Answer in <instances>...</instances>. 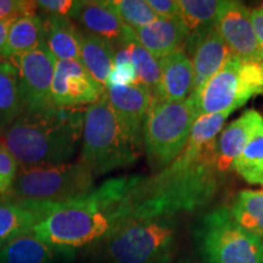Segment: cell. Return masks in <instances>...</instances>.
<instances>
[{
    "label": "cell",
    "mask_w": 263,
    "mask_h": 263,
    "mask_svg": "<svg viewBox=\"0 0 263 263\" xmlns=\"http://www.w3.org/2000/svg\"><path fill=\"white\" fill-rule=\"evenodd\" d=\"M232 111L197 117L184 150L150 177H139L132 192L133 216L174 217L209 206L218 190L217 138Z\"/></svg>",
    "instance_id": "6da1fadb"
},
{
    "label": "cell",
    "mask_w": 263,
    "mask_h": 263,
    "mask_svg": "<svg viewBox=\"0 0 263 263\" xmlns=\"http://www.w3.org/2000/svg\"><path fill=\"white\" fill-rule=\"evenodd\" d=\"M138 178L123 176L108 179L89 195L52 207L32 232L57 254L71 256L78 250L94 251L133 216L132 192Z\"/></svg>",
    "instance_id": "7a4b0ae2"
},
{
    "label": "cell",
    "mask_w": 263,
    "mask_h": 263,
    "mask_svg": "<svg viewBox=\"0 0 263 263\" xmlns=\"http://www.w3.org/2000/svg\"><path fill=\"white\" fill-rule=\"evenodd\" d=\"M85 108L55 107L48 114L22 115L0 133V145L20 170L66 163L83 133Z\"/></svg>",
    "instance_id": "3957f363"
},
{
    "label": "cell",
    "mask_w": 263,
    "mask_h": 263,
    "mask_svg": "<svg viewBox=\"0 0 263 263\" xmlns=\"http://www.w3.org/2000/svg\"><path fill=\"white\" fill-rule=\"evenodd\" d=\"M95 189L94 176L81 161L18 171L0 203L31 207L47 216L52 207L76 201Z\"/></svg>",
    "instance_id": "277c9868"
},
{
    "label": "cell",
    "mask_w": 263,
    "mask_h": 263,
    "mask_svg": "<svg viewBox=\"0 0 263 263\" xmlns=\"http://www.w3.org/2000/svg\"><path fill=\"white\" fill-rule=\"evenodd\" d=\"M177 232L174 217L130 216L94 252L106 263H171Z\"/></svg>",
    "instance_id": "5b68a950"
},
{
    "label": "cell",
    "mask_w": 263,
    "mask_h": 263,
    "mask_svg": "<svg viewBox=\"0 0 263 263\" xmlns=\"http://www.w3.org/2000/svg\"><path fill=\"white\" fill-rule=\"evenodd\" d=\"M193 242L202 263H263V239L242 228L224 206L197 219Z\"/></svg>",
    "instance_id": "8992f818"
},
{
    "label": "cell",
    "mask_w": 263,
    "mask_h": 263,
    "mask_svg": "<svg viewBox=\"0 0 263 263\" xmlns=\"http://www.w3.org/2000/svg\"><path fill=\"white\" fill-rule=\"evenodd\" d=\"M138 157L139 153L127 140L104 94L84 111L83 147L80 161L95 177L130 166Z\"/></svg>",
    "instance_id": "52a82bcc"
},
{
    "label": "cell",
    "mask_w": 263,
    "mask_h": 263,
    "mask_svg": "<svg viewBox=\"0 0 263 263\" xmlns=\"http://www.w3.org/2000/svg\"><path fill=\"white\" fill-rule=\"evenodd\" d=\"M197 117L196 105L190 98L174 103L154 100L143 130V147L154 173L180 155Z\"/></svg>",
    "instance_id": "ba28073f"
},
{
    "label": "cell",
    "mask_w": 263,
    "mask_h": 263,
    "mask_svg": "<svg viewBox=\"0 0 263 263\" xmlns=\"http://www.w3.org/2000/svg\"><path fill=\"white\" fill-rule=\"evenodd\" d=\"M55 61L45 44L10 61L18 71L24 115H43L55 108L51 98Z\"/></svg>",
    "instance_id": "9c48e42d"
},
{
    "label": "cell",
    "mask_w": 263,
    "mask_h": 263,
    "mask_svg": "<svg viewBox=\"0 0 263 263\" xmlns=\"http://www.w3.org/2000/svg\"><path fill=\"white\" fill-rule=\"evenodd\" d=\"M105 94V88L88 73L81 61H55L51 98L55 107L83 108Z\"/></svg>",
    "instance_id": "30bf717a"
},
{
    "label": "cell",
    "mask_w": 263,
    "mask_h": 263,
    "mask_svg": "<svg viewBox=\"0 0 263 263\" xmlns=\"http://www.w3.org/2000/svg\"><path fill=\"white\" fill-rule=\"evenodd\" d=\"M105 95L127 140L140 153L143 149L144 124L154 103L153 93L137 84L108 87L105 89Z\"/></svg>",
    "instance_id": "8fae6325"
},
{
    "label": "cell",
    "mask_w": 263,
    "mask_h": 263,
    "mask_svg": "<svg viewBox=\"0 0 263 263\" xmlns=\"http://www.w3.org/2000/svg\"><path fill=\"white\" fill-rule=\"evenodd\" d=\"M215 28L233 57L241 61H261L263 52L256 38L250 10L244 4L240 2H222Z\"/></svg>",
    "instance_id": "7c38bea8"
},
{
    "label": "cell",
    "mask_w": 263,
    "mask_h": 263,
    "mask_svg": "<svg viewBox=\"0 0 263 263\" xmlns=\"http://www.w3.org/2000/svg\"><path fill=\"white\" fill-rule=\"evenodd\" d=\"M70 18L81 31L99 37L116 50L134 34L111 6L110 0H81L74 2Z\"/></svg>",
    "instance_id": "4fadbf2b"
},
{
    "label": "cell",
    "mask_w": 263,
    "mask_h": 263,
    "mask_svg": "<svg viewBox=\"0 0 263 263\" xmlns=\"http://www.w3.org/2000/svg\"><path fill=\"white\" fill-rule=\"evenodd\" d=\"M185 47L194 68L193 91L189 98L195 99L207 81L221 70L233 54L215 27L189 41Z\"/></svg>",
    "instance_id": "5bb4252c"
},
{
    "label": "cell",
    "mask_w": 263,
    "mask_h": 263,
    "mask_svg": "<svg viewBox=\"0 0 263 263\" xmlns=\"http://www.w3.org/2000/svg\"><path fill=\"white\" fill-rule=\"evenodd\" d=\"M240 64L241 60L238 58H230L221 70L207 81L197 97L192 99L199 116L236 110Z\"/></svg>",
    "instance_id": "9a60e30c"
},
{
    "label": "cell",
    "mask_w": 263,
    "mask_h": 263,
    "mask_svg": "<svg viewBox=\"0 0 263 263\" xmlns=\"http://www.w3.org/2000/svg\"><path fill=\"white\" fill-rule=\"evenodd\" d=\"M262 122L261 114L256 110H248L219 133L216 145L217 170L219 176H224L233 168L236 159Z\"/></svg>",
    "instance_id": "2e32d148"
},
{
    "label": "cell",
    "mask_w": 263,
    "mask_h": 263,
    "mask_svg": "<svg viewBox=\"0 0 263 263\" xmlns=\"http://www.w3.org/2000/svg\"><path fill=\"white\" fill-rule=\"evenodd\" d=\"M161 81L155 101H184L193 91L194 68L189 55L184 49L177 50L159 60Z\"/></svg>",
    "instance_id": "e0dca14e"
},
{
    "label": "cell",
    "mask_w": 263,
    "mask_h": 263,
    "mask_svg": "<svg viewBox=\"0 0 263 263\" xmlns=\"http://www.w3.org/2000/svg\"><path fill=\"white\" fill-rule=\"evenodd\" d=\"M137 41L156 60L168 57L172 52L185 49L188 29L180 17L159 18L145 27L134 31Z\"/></svg>",
    "instance_id": "ac0fdd59"
},
{
    "label": "cell",
    "mask_w": 263,
    "mask_h": 263,
    "mask_svg": "<svg viewBox=\"0 0 263 263\" xmlns=\"http://www.w3.org/2000/svg\"><path fill=\"white\" fill-rule=\"evenodd\" d=\"M43 20L45 45L61 61H80L82 31L70 17L39 15Z\"/></svg>",
    "instance_id": "d6986e66"
},
{
    "label": "cell",
    "mask_w": 263,
    "mask_h": 263,
    "mask_svg": "<svg viewBox=\"0 0 263 263\" xmlns=\"http://www.w3.org/2000/svg\"><path fill=\"white\" fill-rule=\"evenodd\" d=\"M45 44L44 25L41 16H21L10 27L5 47L2 57L4 59H14L20 55L35 50Z\"/></svg>",
    "instance_id": "ffe728a7"
},
{
    "label": "cell",
    "mask_w": 263,
    "mask_h": 263,
    "mask_svg": "<svg viewBox=\"0 0 263 263\" xmlns=\"http://www.w3.org/2000/svg\"><path fill=\"white\" fill-rule=\"evenodd\" d=\"M115 48L104 39L89 33H81V64L91 77L105 88L114 66Z\"/></svg>",
    "instance_id": "44dd1931"
},
{
    "label": "cell",
    "mask_w": 263,
    "mask_h": 263,
    "mask_svg": "<svg viewBox=\"0 0 263 263\" xmlns=\"http://www.w3.org/2000/svg\"><path fill=\"white\" fill-rule=\"evenodd\" d=\"M55 255L50 246L28 232L0 248V263H52Z\"/></svg>",
    "instance_id": "7402d4cb"
},
{
    "label": "cell",
    "mask_w": 263,
    "mask_h": 263,
    "mask_svg": "<svg viewBox=\"0 0 263 263\" xmlns=\"http://www.w3.org/2000/svg\"><path fill=\"white\" fill-rule=\"evenodd\" d=\"M22 115L17 68L11 62L0 60V133Z\"/></svg>",
    "instance_id": "603a6c76"
},
{
    "label": "cell",
    "mask_w": 263,
    "mask_h": 263,
    "mask_svg": "<svg viewBox=\"0 0 263 263\" xmlns=\"http://www.w3.org/2000/svg\"><path fill=\"white\" fill-rule=\"evenodd\" d=\"M45 215L31 207L0 203V248L10 240L32 232Z\"/></svg>",
    "instance_id": "cb8c5ba5"
},
{
    "label": "cell",
    "mask_w": 263,
    "mask_h": 263,
    "mask_svg": "<svg viewBox=\"0 0 263 263\" xmlns=\"http://www.w3.org/2000/svg\"><path fill=\"white\" fill-rule=\"evenodd\" d=\"M221 5L218 0H179V17L188 29L186 43L215 27Z\"/></svg>",
    "instance_id": "d4e9b609"
},
{
    "label": "cell",
    "mask_w": 263,
    "mask_h": 263,
    "mask_svg": "<svg viewBox=\"0 0 263 263\" xmlns=\"http://www.w3.org/2000/svg\"><path fill=\"white\" fill-rule=\"evenodd\" d=\"M230 212L242 228L263 239V192H240Z\"/></svg>",
    "instance_id": "484cf974"
},
{
    "label": "cell",
    "mask_w": 263,
    "mask_h": 263,
    "mask_svg": "<svg viewBox=\"0 0 263 263\" xmlns=\"http://www.w3.org/2000/svg\"><path fill=\"white\" fill-rule=\"evenodd\" d=\"M233 168L249 184L263 185V122L236 159Z\"/></svg>",
    "instance_id": "4316f807"
},
{
    "label": "cell",
    "mask_w": 263,
    "mask_h": 263,
    "mask_svg": "<svg viewBox=\"0 0 263 263\" xmlns=\"http://www.w3.org/2000/svg\"><path fill=\"white\" fill-rule=\"evenodd\" d=\"M130 50V59L138 74V84L146 88L155 97L161 81V70L159 60H156L146 49L137 41L136 34L126 42Z\"/></svg>",
    "instance_id": "83f0119b"
},
{
    "label": "cell",
    "mask_w": 263,
    "mask_h": 263,
    "mask_svg": "<svg viewBox=\"0 0 263 263\" xmlns=\"http://www.w3.org/2000/svg\"><path fill=\"white\" fill-rule=\"evenodd\" d=\"M110 4L123 24L133 31L159 20L146 0H110Z\"/></svg>",
    "instance_id": "f1b7e54d"
},
{
    "label": "cell",
    "mask_w": 263,
    "mask_h": 263,
    "mask_svg": "<svg viewBox=\"0 0 263 263\" xmlns=\"http://www.w3.org/2000/svg\"><path fill=\"white\" fill-rule=\"evenodd\" d=\"M256 95H263V67L261 62L241 61L236 110L244 106L250 99Z\"/></svg>",
    "instance_id": "f546056e"
},
{
    "label": "cell",
    "mask_w": 263,
    "mask_h": 263,
    "mask_svg": "<svg viewBox=\"0 0 263 263\" xmlns=\"http://www.w3.org/2000/svg\"><path fill=\"white\" fill-rule=\"evenodd\" d=\"M138 74L132 61L114 62L112 70L106 78V87H122V85H137Z\"/></svg>",
    "instance_id": "4dcf8cb0"
},
{
    "label": "cell",
    "mask_w": 263,
    "mask_h": 263,
    "mask_svg": "<svg viewBox=\"0 0 263 263\" xmlns=\"http://www.w3.org/2000/svg\"><path fill=\"white\" fill-rule=\"evenodd\" d=\"M37 14V3L32 0H0V20Z\"/></svg>",
    "instance_id": "1f68e13d"
},
{
    "label": "cell",
    "mask_w": 263,
    "mask_h": 263,
    "mask_svg": "<svg viewBox=\"0 0 263 263\" xmlns=\"http://www.w3.org/2000/svg\"><path fill=\"white\" fill-rule=\"evenodd\" d=\"M17 173V162L4 146L0 145V195H3L11 186Z\"/></svg>",
    "instance_id": "d6a6232c"
},
{
    "label": "cell",
    "mask_w": 263,
    "mask_h": 263,
    "mask_svg": "<svg viewBox=\"0 0 263 263\" xmlns=\"http://www.w3.org/2000/svg\"><path fill=\"white\" fill-rule=\"evenodd\" d=\"M35 3L42 15L61 16V17H70L74 6V2L72 0H38Z\"/></svg>",
    "instance_id": "836d02e7"
},
{
    "label": "cell",
    "mask_w": 263,
    "mask_h": 263,
    "mask_svg": "<svg viewBox=\"0 0 263 263\" xmlns=\"http://www.w3.org/2000/svg\"><path fill=\"white\" fill-rule=\"evenodd\" d=\"M147 4L159 18L179 17L180 8L178 0H146Z\"/></svg>",
    "instance_id": "e575fe53"
},
{
    "label": "cell",
    "mask_w": 263,
    "mask_h": 263,
    "mask_svg": "<svg viewBox=\"0 0 263 263\" xmlns=\"http://www.w3.org/2000/svg\"><path fill=\"white\" fill-rule=\"evenodd\" d=\"M251 15V21L252 26H254L256 38H257L259 49L263 52V9L262 6L259 8H255L254 10L250 11Z\"/></svg>",
    "instance_id": "d590c367"
},
{
    "label": "cell",
    "mask_w": 263,
    "mask_h": 263,
    "mask_svg": "<svg viewBox=\"0 0 263 263\" xmlns=\"http://www.w3.org/2000/svg\"><path fill=\"white\" fill-rule=\"evenodd\" d=\"M18 17H12V18H5L0 20V57H2L3 49L5 47L6 39H8V34L12 24L17 20Z\"/></svg>",
    "instance_id": "8d00e7d4"
},
{
    "label": "cell",
    "mask_w": 263,
    "mask_h": 263,
    "mask_svg": "<svg viewBox=\"0 0 263 263\" xmlns=\"http://www.w3.org/2000/svg\"><path fill=\"white\" fill-rule=\"evenodd\" d=\"M178 263H195V262H194L193 259H190V258H182Z\"/></svg>",
    "instance_id": "74e56055"
},
{
    "label": "cell",
    "mask_w": 263,
    "mask_h": 263,
    "mask_svg": "<svg viewBox=\"0 0 263 263\" xmlns=\"http://www.w3.org/2000/svg\"><path fill=\"white\" fill-rule=\"evenodd\" d=\"M259 62H261V65H262V67H263V57H262V59H261V61H259Z\"/></svg>",
    "instance_id": "f35d334b"
},
{
    "label": "cell",
    "mask_w": 263,
    "mask_h": 263,
    "mask_svg": "<svg viewBox=\"0 0 263 263\" xmlns=\"http://www.w3.org/2000/svg\"><path fill=\"white\" fill-rule=\"evenodd\" d=\"M261 192H263V189H262V190H261Z\"/></svg>",
    "instance_id": "ab89813d"
},
{
    "label": "cell",
    "mask_w": 263,
    "mask_h": 263,
    "mask_svg": "<svg viewBox=\"0 0 263 263\" xmlns=\"http://www.w3.org/2000/svg\"><path fill=\"white\" fill-rule=\"evenodd\" d=\"M262 9H263V5H262Z\"/></svg>",
    "instance_id": "60d3db41"
}]
</instances>
